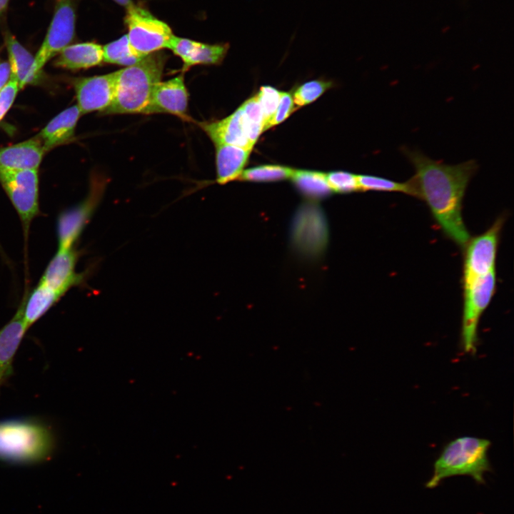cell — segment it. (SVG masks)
Wrapping results in <instances>:
<instances>
[{
  "mask_svg": "<svg viewBox=\"0 0 514 514\" xmlns=\"http://www.w3.org/2000/svg\"><path fill=\"white\" fill-rule=\"evenodd\" d=\"M402 152L415 168V175L410 178L416 197L426 202L443 233L465 248L470 235L463 219V200L478 168L476 162L470 160L449 165L433 160L418 150L404 148Z\"/></svg>",
  "mask_w": 514,
  "mask_h": 514,
  "instance_id": "obj_1",
  "label": "cell"
},
{
  "mask_svg": "<svg viewBox=\"0 0 514 514\" xmlns=\"http://www.w3.org/2000/svg\"><path fill=\"white\" fill-rule=\"evenodd\" d=\"M166 59L164 53L157 51L133 65L115 71L114 99L104 114H145L152 91L161 81Z\"/></svg>",
  "mask_w": 514,
  "mask_h": 514,
  "instance_id": "obj_2",
  "label": "cell"
},
{
  "mask_svg": "<svg viewBox=\"0 0 514 514\" xmlns=\"http://www.w3.org/2000/svg\"><path fill=\"white\" fill-rule=\"evenodd\" d=\"M490 441L488 439L462 436L450 441L433 464L428 488H435L443 480L459 475L471 477L477 483L484 484V475L491 470L488 459Z\"/></svg>",
  "mask_w": 514,
  "mask_h": 514,
  "instance_id": "obj_3",
  "label": "cell"
},
{
  "mask_svg": "<svg viewBox=\"0 0 514 514\" xmlns=\"http://www.w3.org/2000/svg\"><path fill=\"white\" fill-rule=\"evenodd\" d=\"M50 447L46 430L34 423H0V458L34 460L46 455Z\"/></svg>",
  "mask_w": 514,
  "mask_h": 514,
  "instance_id": "obj_4",
  "label": "cell"
},
{
  "mask_svg": "<svg viewBox=\"0 0 514 514\" xmlns=\"http://www.w3.org/2000/svg\"><path fill=\"white\" fill-rule=\"evenodd\" d=\"M126 9V35L137 55L143 58L162 49H168L173 34L166 23L134 4Z\"/></svg>",
  "mask_w": 514,
  "mask_h": 514,
  "instance_id": "obj_5",
  "label": "cell"
},
{
  "mask_svg": "<svg viewBox=\"0 0 514 514\" xmlns=\"http://www.w3.org/2000/svg\"><path fill=\"white\" fill-rule=\"evenodd\" d=\"M291 243L304 257L314 258L322 254L328 241L326 216L316 203H305L297 209L291 223Z\"/></svg>",
  "mask_w": 514,
  "mask_h": 514,
  "instance_id": "obj_6",
  "label": "cell"
},
{
  "mask_svg": "<svg viewBox=\"0 0 514 514\" xmlns=\"http://www.w3.org/2000/svg\"><path fill=\"white\" fill-rule=\"evenodd\" d=\"M464 301L461 342L465 353L476 351L478 326L481 315L489 305L496 288L495 270L463 286Z\"/></svg>",
  "mask_w": 514,
  "mask_h": 514,
  "instance_id": "obj_7",
  "label": "cell"
},
{
  "mask_svg": "<svg viewBox=\"0 0 514 514\" xmlns=\"http://www.w3.org/2000/svg\"><path fill=\"white\" fill-rule=\"evenodd\" d=\"M0 183L22 222L25 235L39 213L38 169L0 171Z\"/></svg>",
  "mask_w": 514,
  "mask_h": 514,
  "instance_id": "obj_8",
  "label": "cell"
},
{
  "mask_svg": "<svg viewBox=\"0 0 514 514\" xmlns=\"http://www.w3.org/2000/svg\"><path fill=\"white\" fill-rule=\"evenodd\" d=\"M503 219L498 218L484 233L468 241L463 266V286L495 270L500 232Z\"/></svg>",
  "mask_w": 514,
  "mask_h": 514,
  "instance_id": "obj_9",
  "label": "cell"
},
{
  "mask_svg": "<svg viewBox=\"0 0 514 514\" xmlns=\"http://www.w3.org/2000/svg\"><path fill=\"white\" fill-rule=\"evenodd\" d=\"M74 34L75 11L72 0H57L46 38L34 58L36 70L39 74L51 58L72 41Z\"/></svg>",
  "mask_w": 514,
  "mask_h": 514,
  "instance_id": "obj_10",
  "label": "cell"
},
{
  "mask_svg": "<svg viewBox=\"0 0 514 514\" xmlns=\"http://www.w3.org/2000/svg\"><path fill=\"white\" fill-rule=\"evenodd\" d=\"M105 186L104 179L96 178L95 181L92 180L90 193L86 198L59 216L57 225L59 249L73 248L99 205Z\"/></svg>",
  "mask_w": 514,
  "mask_h": 514,
  "instance_id": "obj_11",
  "label": "cell"
},
{
  "mask_svg": "<svg viewBox=\"0 0 514 514\" xmlns=\"http://www.w3.org/2000/svg\"><path fill=\"white\" fill-rule=\"evenodd\" d=\"M115 85V71L76 79L74 89L81 114L96 111L104 113L114 99Z\"/></svg>",
  "mask_w": 514,
  "mask_h": 514,
  "instance_id": "obj_12",
  "label": "cell"
},
{
  "mask_svg": "<svg viewBox=\"0 0 514 514\" xmlns=\"http://www.w3.org/2000/svg\"><path fill=\"white\" fill-rule=\"evenodd\" d=\"M188 104V93L182 73L156 85L145 114L161 113L183 117L186 115Z\"/></svg>",
  "mask_w": 514,
  "mask_h": 514,
  "instance_id": "obj_13",
  "label": "cell"
},
{
  "mask_svg": "<svg viewBox=\"0 0 514 514\" xmlns=\"http://www.w3.org/2000/svg\"><path fill=\"white\" fill-rule=\"evenodd\" d=\"M228 44H208L173 35L168 49L182 60L183 71L196 65L221 64L228 50Z\"/></svg>",
  "mask_w": 514,
  "mask_h": 514,
  "instance_id": "obj_14",
  "label": "cell"
},
{
  "mask_svg": "<svg viewBox=\"0 0 514 514\" xmlns=\"http://www.w3.org/2000/svg\"><path fill=\"white\" fill-rule=\"evenodd\" d=\"M77 258L78 253L73 248H59L39 283L63 296L70 288L79 284L83 280L82 275L75 271Z\"/></svg>",
  "mask_w": 514,
  "mask_h": 514,
  "instance_id": "obj_15",
  "label": "cell"
},
{
  "mask_svg": "<svg viewBox=\"0 0 514 514\" xmlns=\"http://www.w3.org/2000/svg\"><path fill=\"white\" fill-rule=\"evenodd\" d=\"M200 125L215 145L228 144L249 150L253 148V146L248 138L241 106L223 119L204 122Z\"/></svg>",
  "mask_w": 514,
  "mask_h": 514,
  "instance_id": "obj_16",
  "label": "cell"
},
{
  "mask_svg": "<svg viewBox=\"0 0 514 514\" xmlns=\"http://www.w3.org/2000/svg\"><path fill=\"white\" fill-rule=\"evenodd\" d=\"M45 152L37 136L1 148L0 171L38 169Z\"/></svg>",
  "mask_w": 514,
  "mask_h": 514,
  "instance_id": "obj_17",
  "label": "cell"
},
{
  "mask_svg": "<svg viewBox=\"0 0 514 514\" xmlns=\"http://www.w3.org/2000/svg\"><path fill=\"white\" fill-rule=\"evenodd\" d=\"M77 105L67 108L55 116L37 136L45 151L69 141L74 135L77 121L81 116Z\"/></svg>",
  "mask_w": 514,
  "mask_h": 514,
  "instance_id": "obj_18",
  "label": "cell"
},
{
  "mask_svg": "<svg viewBox=\"0 0 514 514\" xmlns=\"http://www.w3.org/2000/svg\"><path fill=\"white\" fill-rule=\"evenodd\" d=\"M21 307L12 319L0 329V383L11 373V363L26 331Z\"/></svg>",
  "mask_w": 514,
  "mask_h": 514,
  "instance_id": "obj_19",
  "label": "cell"
},
{
  "mask_svg": "<svg viewBox=\"0 0 514 514\" xmlns=\"http://www.w3.org/2000/svg\"><path fill=\"white\" fill-rule=\"evenodd\" d=\"M216 181L225 184L238 179L243 171L251 150L228 144H216Z\"/></svg>",
  "mask_w": 514,
  "mask_h": 514,
  "instance_id": "obj_20",
  "label": "cell"
},
{
  "mask_svg": "<svg viewBox=\"0 0 514 514\" xmlns=\"http://www.w3.org/2000/svg\"><path fill=\"white\" fill-rule=\"evenodd\" d=\"M104 61L103 46L94 42L76 44L65 47L54 61L56 66L71 70L93 67Z\"/></svg>",
  "mask_w": 514,
  "mask_h": 514,
  "instance_id": "obj_21",
  "label": "cell"
},
{
  "mask_svg": "<svg viewBox=\"0 0 514 514\" xmlns=\"http://www.w3.org/2000/svg\"><path fill=\"white\" fill-rule=\"evenodd\" d=\"M11 77L17 82L19 89L35 83L39 78L35 67L34 57L12 35L6 38Z\"/></svg>",
  "mask_w": 514,
  "mask_h": 514,
  "instance_id": "obj_22",
  "label": "cell"
},
{
  "mask_svg": "<svg viewBox=\"0 0 514 514\" xmlns=\"http://www.w3.org/2000/svg\"><path fill=\"white\" fill-rule=\"evenodd\" d=\"M62 296L58 292L39 283L21 306L24 323L29 328Z\"/></svg>",
  "mask_w": 514,
  "mask_h": 514,
  "instance_id": "obj_23",
  "label": "cell"
},
{
  "mask_svg": "<svg viewBox=\"0 0 514 514\" xmlns=\"http://www.w3.org/2000/svg\"><path fill=\"white\" fill-rule=\"evenodd\" d=\"M297 189L311 200H320L328 196L330 188L326 173L308 170H294L291 178Z\"/></svg>",
  "mask_w": 514,
  "mask_h": 514,
  "instance_id": "obj_24",
  "label": "cell"
},
{
  "mask_svg": "<svg viewBox=\"0 0 514 514\" xmlns=\"http://www.w3.org/2000/svg\"><path fill=\"white\" fill-rule=\"evenodd\" d=\"M357 178L360 191L400 192L416 197L415 186L411 178L403 183L367 174L357 175Z\"/></svg>",
  "mask_w": 514,
  "mask_h": 514,
  "instance_id": "obj_25",
  "label": "cell"
},
{
  "mask_svg": "<svg viewBox=\"0 0 514 514\" xmlns=\"http://www.w3.org/2000/svg\"><path fill=\"white\" fill-rule=\"evenodd\" d=\"M103 55L104 62L124 66L133 65L143 59L133 51L126 34L103 46Z\"/></svg>",
  "mask_w": 514,
  "mask_h": 514,
  "instance_id": "obj_26",
  "label": "cell"
},
{
  "mask_svg": "<svg viewBox=\"0 0 514 514\" xmlns=\"http://www.w3.org/2000/svg\"><path fill=\"white\" fill-rule=\"evenodd\" d=\"M244 117L248 140L253 146L261 133L264 131L265 121L257 96L246 100L241 106Z\"/></svg>",
  "mask_w": 514,
  "mask_h": 514,
  "instance_id": "obj_27",
  "label": "cell"
},
{
  "mask_svg": "<svg viewBox=\"0 0 514 514\" xmlns=\"http://www.w3.org/2000/svg\"><path fill=\"white\" fill-rule=\"evenodd\" d=\"M293 168L278 165H263L243 170L238 179L253 182H269L291 178Z\"/></svg>",
  "mask_w": 514,
  "mask_h": 514,
  "instance_id": "obj_28",
  "label": "cell"
},
{
  "mask_svg": "<svg viewBox=\"0 0 514 514\" xmlns=\"http://www.w3.org/2000/svg\"><path fill=\"white\" fill-rule=\"evenodd\" d=\"M331 86V84L328 81H308L296 89L293 96V102L298 107L308 104L320 97Z\"/></svg>",
  "mask_w": 514,
  "mask_h": 514,
  "instance_id": "obj_29",
  "label": "cell"
},
{
  "mask_svg": "<svg viewBox=\"0 0 514 514\" xmlns=\"http://www.w3.org/2000/svg\"><path fill=\"white\" fill-rule=\"evenodd\" d=\"M327 182L332 191L348 193L360 191L357 175L347 171H333L326 173Z\"/></svg>",
  "mask_w": 514,
  "mask_h": 514,
  "instance_id": "obj_30",
  "label": "cell"
},
{
  "mask_svg": "<svg viewBox=\"0 0 514 514\" xmlns=\"http://www.w3.org/2000/svg\"><path fill=\"white\" fill-rule=\"evenodd\" d=\"M256 96L263 111L265 121L264 131H266L267 124L273 116L278 107L281 91L270 86H264L261 87Z\"/></svg>",
  "mask_w": 514,
  "mask_h": 514,
  "instance_id": "obj_31",
  "label": "cell"
},
{
  "mask_svg": "<svg viewBox=\"0 0 514 514\" xmlns=\"http://www.w3.org/2000/svg\"><path fill=\"white\" fill-rule=\"evenodd\" d=\"M296 109L292 95L290 93L281 92L278 107L273 116L267 124L266 130L283 122Z\"/></svg>",
  "mask_w": 514,
  "mask_h": 514,
  "instance_id": "obj_32",
  "label": "cell"
},
{
  "mask_svg": "<svg viewBox=\"0 0 514 514\" xmlns=\"http://www.w3.org/2000/svg\"><path fill=\"white\" fill-rule=\"evenodd\" d=\"M19 90L16 81L11 77L9 81L0 91V121L11 106Z\"/></svg>",
  "mask_w": 514,
  "mask_h": 514,
  "instance_id": "obj_33",
  "label": "cell"
},
{
  "mask_svg": "<svg viewBox=\"0 0 514 514\" xmlns=\"http://www.w3.org/2000/svg\"><path fill=\"white\" fill-rule=\"evenodd\" d=\"M11 77V67L9 62L0 63V91L6 86Z\"/></svg>",
  "mask_w": 514,
  "mask_h": 514,
  "instance_id": "obj_34",
  "label": "cell"
},
{
  "mask_svg": "<svg viewBox=\"0 0 514 514\" xmlns=\"http://www.w3.org/2000/svg\"><path fill=\"white\" fill-rule=\"evenodd\" d=\"M114 1H116L117 4L125 6L126 8H127L128 6H129L133 4L132 0H114Z\"/></svg>",
  "mask_w": 514,
  "mask_h": 514,
  "instance_id": "obj_35",
  "label": "cell"
},
{
  "mask_svg": "<svg viewBox=\"0 0 514 514\" xmlns=\"http://www.w3.org/2000/svg\"><path fill=\"white\" fill-rule=\"evenodd\" d=\"M9 0H0V14L6 8Z\"/></svg>",
  "mask_w": 514,
  "mask_h": 514,
  "instance_id": "obj_36",
  "label": "cell"
}]
</instances>
